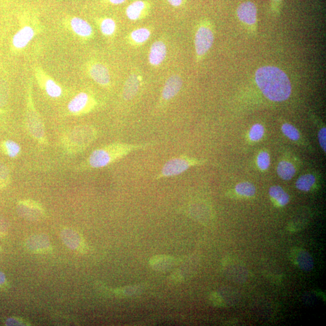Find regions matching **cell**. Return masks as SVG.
<instances>
[{"label":"cell","mask_w":326,"mask_h":326,"mask_svg":"<svg viewBox=\"0 0 326 326\" xmlns=\"http://www.w3.org/2000/svg\"><path fill=\"white\" fill-rule=\"evenodd\" d=\"M256 82L263 94L270 101L283 102L290 97V80L279 68L265 66L259 68L256 73Z\"/></svg>","instance_id":"obj_1"},{"label":"cell","mask_w":326,"mask_h":326,"mask_svg":"<svg viewBox=\"0 0 326 326\" xmlns=\"http://www.w3.org/2000/svg\"><path fill=\"white\" fill-rule=\"evenodd\" d=\"M154 145V142L128 144L116 142L99 147L92 152L82 165V169H97L118 162L135 151L146 149Z\"/></svg>","instance_id":"obj_2"},{"label":"cell","mask_w":326,"mask_h":326,"mask_svg":"<svg viewBox=\"0 0 326 326\" xmlns=\"http://www.w3.org/2000/svg\"><path fill=\"white\" fill-rule=\"evenodd\" d=\"M98 130L90 125H79L68 130L62 137L61 143L66 152L78 154L87 149L97 139Z\"/></svg>","instance_id":"obj_3"},{"label":"cell","mask_w":326,"mask_h":326,"mask_svg":"<svg viewBox=\"0 0 326 326\" xmlns=\"http://www.w3.org/2000/svg\"><path fill=\"white\" fill-rule=\"evenodd\" d=\"M198 163L197 160L185 156L171 158L164 164L159 174L155 177V179L158 180L179 176Z\"/></svg>","instance_id":"obj_4"},{"label":"cell","mask_w":326,"mask_h":326,"mask_svg":"<svg viewBox=\"0 0 326 326\" xmlns=\"http://www.w3.org/2000/svg\"><path fill=\"white\" fill-rule=\"evenodd\" d=\"M26 121L27 131L31 137L41 145H47L45 127L32 105H29L27 109Z\"/></svg>","instance_id":"obj_5"},{"label":"cell","mask_w":326,"mask_h":326,"mask_svg":"<svg viewBox=\"0 0 326 326\" xmlns=\"http://www.w3.org/2000/svg\"><path fill=\"white\" fill-rule=\"evenodd\" d=\"M214 41V33L210 25L207 23L201 24L195 36V51L198 59L205 55L211 49Z\"/></svg>","instance_id":"obj_6"},{"label":"cell","mask_w":326,"mask_h":326,"mask_svg":"<svg viewBox=\"0 0 326 326\" xmlns=\"http://www.w3.org/2000/svg\"><path fill=\"white\" fill-rule=\"evenodd\" d=\"M183 85V81L179 75H171L168 78L161 91L158 108L162 109L169 104L179 94Z\"/></svg>","instance_id":"obj_7"},{"label":"cell","mask_w":326,"mask_h":326,"mask_svg":"<svg viewBox=\"0 0 326 326\" xmlns=\"http://www.w3.org/2000/svg\"><path fill=\"white\" fill-rule=\"evenodd\" d=\"M97 105L95 101L87 92H81L72 99L68 105L69 111L74 114L90 112Z\"/></svg>","instance_id":"obj_8"},{"label":"cell","mask_w":326,"mask_h":326,"mask_svg":"<svg viewBox=\"0 0 326 326\" xmlns=\"http://www.w3.org/2000/svg\"><path fill=\"white\" fill-rule=\"evenodd\" d=\"M17 212L22 217L29 221L39 220L44 215L43 206L32 200L20 201L17 205Z\"/></svg>","instance_id":"obj_9"},{"label":"cell","mask_w":326,"mask_h":326,"mask_svg":"<svg viewBox=\"0 0 326 326\" xmlns=\"http://www.w3.org/2000/svg\"><path fill=\"white\" fill-rule=\"evenodd\" d=\"M152 10V5L146 0H137L127 7L126 15L130 21L142 20L148 16Z\"/></svg>","instance_id":"obj_10"},{"label":"cell","mask_w":326,"mask_h":326,"mask_svg":"<svg viewBox=\"0 0 326 326\" xmlns=\"http://www.w3.org/2000/svg\"><path fill=\"white\" fill-rule=\"evenodd\" d=\"M142 84V77L133 72L127 79L122 92V97L125 101H132L139 94Z\"/></svg>","instance_id":"obj_11"},{"label":"cell","mask_w":326,"mask_h":326,"mask_svg":"<svg viewBox=\"0 0 326 326\" xmlns=\"http://www.w3.org/2000/svg\"><path fill=\"white\" fill-rule=\"evenodd\" d=\"M167 48L163 40H157L150 48L148 55L149 64L154 67H160L165 61Z\"/></svg>","instance_id":"obj_12"},{"label":"cell","mask_w":326,"mask_h":326,"mask_svg":"<svg viewBox=\"0 0 326 326\" xmlns=\"http://www.w3.org/2000/svg\"><path fill=\"white\" fill-rule=\"evenodd\" d=\"M237 14L241 22L246 25H253L257 21L256 6L252 2L242 3L237 9Z\"/></svg>","instance_id":"obj_13"},{"label":"cell","mask_w":326,"mask_h":326,"mask_svg":"<svg viewBox=\"0 0 326 326\" xmlns=\"http://www.w3.org/2000/svg\"><path fill=\"white\" fill-rule=\"evenodd\" d=\"M92 80L99 85L107 87L110 84L111 76L108 68L101 63L92 64L89 68Z\"/></svg>","instance_id":"obj_14"},{"label":"cell","mask_w":326,"mask_h":326,"mask_svg":"<svg viewBox=\"0 0 326 326\" xmlns=\"http://www.w3.org/2000/svg\"><path fill=\"white\" fill-rule=\"evenodd\" d=\"M152 35L149 27H140L133 30L126 37L127 43L132 47H140L145 44Z\"/></svg>","instance_id":"obj_15"},{"label":"cell","mask_w":326,"mask_h":326,"mask_svg":"<svg viewBox=\"0 0 326 326\" xmlns=\"http://www.w3.org/2000/svg\"><path fill=\"white\" fill-rule=\"evenodd\" d=\"M26 246L32 252L42 253L50 248V243L46 236L35 235L27 240Z\"/></svg>","instance_id":"obj_16"},{"label":"cell","mask_w":326,"mask_h":326,"mask_svg":"<svg viewBox=\"0 0 326 326\" xmlns=\"http://www.w3.org/2000/svg\"><path fill=\"white\" fill-rule=\"evenodd\" d=\"M294 255L295 263L300 270L309 272L314 269L313 258L308 252L304 250L298 249L295 251Z\"/></svg>","instance_id":"obj_17"},{"label":"cell","mask_w":326,"mask_h":326,"mask_svg":"<svg viewBox=\"0 0 326 326\" xmlns=\"http://www.w3.org/2000/svg\"><path fill=\"white\" fill-rule=\"evenodd\" d=\"M61 238L68 248L73 250H81L83 243L80 235L73 229H64L61 233Z\"/></svg>","instance_id":"obj_18"},{"label":"cell","mask_w":326,"mask_h":326,"mask_svg":"<svg viewBox=\"0 0 326 326\" xmlns=\"http://www.w3.org/2000/svg\"><path fill=\"white\" fill-rule=\"evenodd\" d=\"M34 30L29 26H26L17 32L13 37V44L18 49H22L29 44L34 36Z\"/></svg>","instance_id":"obj_19"},{"label":"cell","mask_w":326,"mask_h":326,"mask_svg":"<svg viewBox=\"0 0 326 326\" xmlns=\"http://www.w3.org/2000/svg\"><path fill=\"white\" fill-rule=\"evenodd\" d=\"M71 26L74 32L82 37H90L92 29L90 24L80 18H74L71 21Z\"/></svg>","instance_id":"obj_20"},{"label":"cell","mask_w":326,"mask_h":326,"mask_svg":"<svg viewBox=\"0 0 326 326\" xmlns=\"http://www.w3.org/2000/svg\"><path fill=\"white\" fill-rule=\"evenodd\" d=\"M277 174L281 179L290 180L296 174V169L293 164L286 161H282L278 165Z\"/></svg>","instance_id":"obj_21"},{"label":"cell","mask_w":326,"mask_h":326,"mask_svg":"<svg viewBox=\"0 0 326 326\" xmlns=\"http://www.w3.org/2000/svg\"><path fill=\"white\" fill-rule=\"evenodd\" d=\"M271 197L275 200L280 206H285L290 202V196L279 186L271 187L269 191Z\"/></svg>","instance_id":"obj_22"},{"label":"cell","mask_w":326,"mask_h":326,"mask_svg":"<svg viewBox=\"0 0 326 326\" xmlns=\"http://www.w3.org/2000/svg\"><path fill=\"white\" fill-rule=\"evenodd\" d=\"M2 149L7 156L10 158H15L21 152V147L14 141L7 140L2 143Z\"/></svg>","instance_id":"obj_23"},{"label":"cell","mask_w":326,"mask_h":326,"mask_svg":"<svg viewBox=\"0 0 326 326\" xmlns=\"http://www.w3.org/2000/svg\"><path fill=\"white\" fill-rule=\"evenodd\" d=\"M315 177L313 175L306 174L300 177L296 182V187L303 191H310L315 183Z\"/></svg>","instance_id":"obj_24"},{"label":"cell","mask_w":326,"mask_h":326,"mask_svg":"<svg viewBox=\"0 0 326 326\" xmlns=\"http://www.w3.org/2000/svg\"><path fill=\"white\" fill-rule=\"evenodd\" d=\"M236 193L243 197H252L256 194V187L248 182H243L237 185L235 188Z\"/></svg>","instance_id":"obj_25"},{"label":"cell","mask_w":326,"mask_h":326,"mask_svg":"<svg viewBox=\"0 0 326 326\" xmlns=\"http://www.w3.org/2000/svg\"><path fill=\"white\" fill-rule=\"evenodd\" d=\"M100 27L101 32L104 35L111 36L116 32L117 26L114 20L107 18L102 21Z\"/></svg>","instance_id":"obj_26"},{"label":"cell","mask_w":326,"mask_h":326,"mask_svg":"<svg viewBox=\"0 0 326 326\" xmlns=\"http://www.w3.org/2000/svg\"><path fill=\"white\" fill-rule=\"evenodd\" d=\"M46 91L48 95L51 98H59L62 94V89L53 80H48L46 82Z\"/></svg>","instance_id":"obj_27"},{"label":"cell","mask_w":326,"mask_h":326,"mask_svg":"<svg viewBox=\"0 0 326 326\" xmlns=\"http://www.w3.org/2000/svg\"><path fill=\"white\" fill-rule=\"evenodd\" d=\"M10 183V171L5 164L0 163V188H4Z\"/></svg>","instance_id":"obj_28"},{"label":"cell","mask_w":326,"mask_h":326,"mask_svg":"<svg viewBox=\"0 0 326 326\" xmlns=\"http://www.w3.org/2000/svg\"><path fill=\"white\" fill-rule=\"evenodd\" d=\"M281 130H282L284 135L291 140L297 141L300 138V135L298 130L293 125L289 124V123L284 124L281 127Z\"/></svg>","instance_id":"obj_29"},{"label":"cell","mask_w":326,"mask_h":326,"mask_svg":"<svg viewBox=\"0 0 326 326\" xmlns=\"http://www.w3.org/2000/svg\"><path fill=\"white\" fill-rule=\"evenodd\" d=\"M9 98V87L7 82L0 80V108L4 107L8 102Z\"/></svg>","instance_id":"obj_30"},{"label":"cell","mask_w":326,"mask_h":326,"mask_svg":"<svg viewBox=\"0 0 326 326\" xmlns=\"http://www.w3.org/2000/svg\"><path fill=\"white\" fill-rule=\"evenodd\" d=\"M265 132L263 126L260 124H256L252 126L249 133L250 139L253 142H257L262 139Z\"/></svg>","instance_id":"obj_31"},{"label":"cell","mask_w":326,"mask_h":326,"mask_svg":"<svg viewBox=\"0 0 326 326\" xmlns=\"http://www.w3.org/2000/svg\"><path fill=\"white\" fill-rule=\"evenodd\" d=\"M257 165L260 169L266 170L270 165V157L266 152H262L257 157Z\"/></svg>","instance_id":"obj_32"},{"label":"cell","mask_w":326,"mask_h":326,"mask_svg":"<svg viewBox=\"0 0 326 326\" xmlns=\"http://www.w3.org/2000/svg\"><path fill=\"white\" fill-rule=\"evenodd\" d=\"M325 136H326V129L325 128H322L320 132H318V141L320 143V145L323 149L324 152H325Z\"/></svg>","instance_id":"obj_33"},{"label":"cell","mask_w":326,"mask_h":326,"mask_svg":"<svg viewBox=\"0 0 326 326\" xmlns=\"http://www.w3.org/2000/svg\"><path fill=\"white\" fill-rule=\"evenodd\" d=\"M7 325H26V322L16 317L8 318L6 322Z\"/></svg>","instance_id":"obj_34"},{"label":"cell","mask_w":326,"mask_h":326,"mask_svg":"<svg viewBox=\"0 0 326 326\" xmlns=\"http://www.w3.org/2000/svg\"><path fill=\"white\" fill-rule=\"evenodd\" d=\"M167 2L174 8H180L182 5H184L185 0H167Z\"/></svg>","instance_id":"obj_35"},{"label":"cell","mask_w":326,"mask_h":326,"mask_svg":"<svg viewBox=\"0 0 326 326\" xmlns=\"http://www.w3.org/2000/svg\"><path fill=\"white\" fill-rule=\"evenodd\" d=\"M126 0H108V2L111 3L112 5H119L123 4V3H125Z\"/></svg>","instance_id":"obj_36"},{"label":"cell","mask_w":326,"mask_h":326,"mask_svg":"<svg viewBox=\"0 0 326 326\" xmlns=\"http://www.w3.org/2000/svg\"><path fill=\"white\" fill-rule=\"evenodd\" d=\"M6 281L5 274L0 271V286H2L5 283Z\"/></svg>","instance_id":"obj_37"},{"label":"cell","mask_w":326,"mask_h":326,"mask_svg":"<svg viewBox=\"0 0 326 326\" xmlns=\"http://www.w3.org/2000/svg\"><path fill=\"white\" fill-rule=\"evenodd\" d=\"M277 1H279V0H277Z\"/></svg>","instance_id":"obj_38"}]
</instances>
